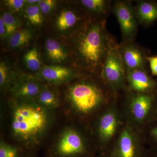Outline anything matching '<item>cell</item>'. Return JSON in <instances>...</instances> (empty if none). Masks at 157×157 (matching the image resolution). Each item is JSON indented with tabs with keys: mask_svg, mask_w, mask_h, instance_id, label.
<instances>
[{
	"mask_svg": "<svg viewBox=\"0 0 157 157\" xmlns=\"http://www.w3.org/2000/svg\"><path fill=\"white\" fill-rule=\"evenodd\" d=\"M112 36L106 27V19L90 21L76 32L73 52L76 66L80 70L101 76Z\"/></svg>",
	"mask_w": 157,
	"mask_h": 157,
	"instance_id": "1",
	"label": "cell"
},
{
	"mask_svg": "<svg viewBox=\"0 0 157 157\" xmlns=\"http://www.w3.org/2000/svg\"><path fill=\"white\" fill-rule=\"evenodd\" d=\"M47 118L40 108L32 105H21L14 111L12 130L14 135L23 140L33 139L47 126Z\"/></svg>",
	"mask_w": 157,
	"mask_h": 157,
	"instance_id": "2",
	"label": "cell"
},
{
	"mask_svg": "<svg viewBox=\"0 0 157 157\" xmlns=\"http://www.w3.org/2000/svg\"><path fill=\"white\" fill-rule=\"evenodd\" d=\"M68 98L79 112H91L106 101L107 96L104 90L98 85L87 81H81L69 88Z\"/></svg>",
	"mask_w": 157,
	"mask_h": 157,
	"instance_id": "3",
	"label": "cell"
},
{
	"mask_svg": "<svg viewBox=\"0 0 157 157\" xmlns=\"http://www.w3.org/2000/svg\"><path fill=\"white\" fill-rule=\"evenodd\" d=\"M101 77L113 89L122 86L126 73L121 57L119 45L111 36L109 51L101 72Z\"/></svg>",
	"mask_w": 157,
	"mask_h": 157,
	"instance_id": "4",
	"label": "cell"
},
{
	"mask_svg": "<svg viewBox=\"0 0 157 157\" xmlns=\"http://www.w3.org/2000/svg\"><path fill=\"white\" fill-rule=\"evenodd\" d=\"M111 10L120 26L123 40L134 41L139 23L131 1H114Z\"/></svg>",
	"mask_w": 157,
	"mask_h": 157,
	"instance_id": "5",
	"label": "cell"
},
{
	"mask_svg": "<svg viewBox=\"0 0 157 157\" xmlns=\"http://www.w3.org/2000/svg\"><path fill=\"white\" fill-rule=\"evenodd\" d=\"M119 50L123 63L125 73L136 70L148 71V56L134 41L123 40L119 45Z\"/></svg>",
	"mask_w": 157,
	"mask_h": 157,
	"instance_id": "6",
	"label": "cell"
},
{
	"mask_svg": "<svg viewBox=\"0 0 157 157\" xmlns=\"http://www.w3.org/2000/svg\"><path fill=\"white\" fill-rule=\"evenodd\" d=\"M126 78L130 87L138 94L157 93V82L147 71L136 70L126 73Z\"/></svg>",
	"mask_w": 157,
	"mask_h": 157,
	"instance_id": "7",
	"label": "cell"
},
{
	"mask_svg": "<svg viewBox=\"0 0 157 157\" xmlns=\"http://www.w3.org/2000/svg\"><path fill=\"white\" fill-rule=\"evenodd\" d=\"M157 101V93L138 94L132 99V112L135 119L142 121L150 113Z\"/></svg>",
	"mask_w": 157,
	"mask_h": 157,
	"instance_id": "8",
	"label": "cell"
},
{
	"mask_svg": "<svg viewBox=\"0 0 157 157\" xmlns=\"http://www.w3.org/2000/svg\"><path fill=\"white\" fill-rule=\"evenodd\" d=\"M37 75L50 83H62L71 80L76 76L75 70L63 66H45L39 70Z\"/></svg>",
	"mask_w": 157,
	"mask_h": 157,
	"instance_id": "9",
	"label": "cell"
},
{
	"mask_svg": "<svg viewBox=\"0 0 157 157\" xmlns=\"http://www.w3.org/2000/svg\"><path fill=\"white\" fill-rule=\"evenodd\" d=\"M58 150L63 155L77 154L83 151V142L76 132L68 130L64 133L59 141Z\"/></svg>",
	"mask_w": 157,
	"mask_h": 157,
	"instance_id": "10",
	"label": "cell"
},
{
	"mask_svg": "<svg viewBox=\"0 0 157 157\" xmlns=\"http://www.w3.org/2000/svg\"><path fill=\"white\" fill-rule=\"evenodd\" d=\"M134 8L139 24L149 26L157 21L156 1H137Z\"/></svg>",
	"mask_w": 157,
	"mask_h": 157,
	"instance_id": "11",
	"label": "cell"
},
{
	"mask_svg": "<svg viewBox=\"0 0 157 157\" xmlns=\"http://www.w3.org/2000/svg\"><path fill=\"white\" fill-rule=\"evenodd\" d=\"M80 3L87 11L96 14L99 19H106L112 9V1L108 0H82Z\"/></svg>",
	"mask_w": 157,
	"mask_h": 157,
	"instance_id": "12",
	"label": "cell"
},
{
	"mask_svg": "<svg viewBox=\"0 0 157 157\" xmlns=\"http://www.w3.org/2000/svg\"><path fill=\"white\" fill-rule=\"evenodd\" d=\"M40 92L39 84L31 78L21 80L15 86L14 89L16 97L25 99L35 98L39 95Z\"/></svg>",
	"mask_w": 157,
	"mask_h": 157,
	"instance_id": "13",
	"label": "cell"
},
{
	"mask_svg": "<svg viewBox=\"0 0 157 157\" xmlns=\"http://www.w3.org/2000/svg\"><path fill=\"white\" fill-rule=\"evenodd\" d=\"M45 48L48 58L55 63H61L68 58L64 47L56 39L49 38L45 41Z\"/></svg>",
	"mask_w": 157,
	"mask_h": 157,
	"instance_id": "14",
	"label": "cell"
},
{
	"mask_svg": "<svg viewBox=\"0 0 157 157\" xmlns=\"http://www.w3.org/2000/svg\"><path fill=\"white\" fill-rule=\"evenodd\" d=\"M117 126L116 117L112 112L107 113L101 117L99 132L103 140H109L114 135Z\"/></svg>",
	"mask_w": 157,
	"mask_h": 157,
	"instance_id": "15",
	"label": "cell"
},
{
	"mask_svg": "<svg viewBox=\"0 0 157 157\" xmlns=\"http://www.w3.org/2000/svg\"><path fill=\"white\" fill-rule=\"evenodd\" d=\"M82 19L81 16L72 10H63L57 18L56 26L60 31L67 30L77 25Z\"/></svg>",
	"mask_w": 157,
	"mask_h": 157,
	"instance_id": "16",
	"label": "cell"
},
{
	"mask_svg": "<svg viewBox=\"0 0 157 157\" xmlns=\"http://www.w3.org/2000/svg\"><path fill=\"white\" fill-rule=\"evenodd\" d=\"M120 157H135L136 153L134 141L128 130H124L119 140Z\"/></svg>",
	"mask_w": 157,
	"mask_h": 157,
	"instance_id": "17",
	"label": "cell"
},
{
	"mask_svg": "<svg viewBox=\"0 0 157 157\" xmlns=\"http://www.w3.org/2000/svg\"><path fill=\"white\" fill-rule=\"evenodd\" d=\"M33 38V33L29 29L17 30L9 38V45L12 48H20L28 44Z\"/></svg>",
	"mask_w": 157,
	"mask_h": 157,
	"instance_id": "18",
	"label": "cell"
},
{
	"mask_svg": "<svg viewBox=\"0 0 157 157\" xmlns=\"http://www.w3.org/2000/svg\"><path fill=\"white\" fill-rule=\"evenodd\" d=\"M24 59L27 67L32 71H38L41 69V61L37 48H32L25 54Z\"/></svg>",
	"mask_w": 157,
	"mask_h": 157,
	"instance_id": "19",
	"label": "cell"
},
{
	"mask_svg": "<svg viewBox=\"0 0 157 157\" xmlns=\"http://www.w3.org/2000/svg\"><path fill=\"white\" fill-rule=\"evenodd\" d=\"M6 29V36L10 37L18 30L21 25L19 19L9 12H5L1 16Z\"/></svg>",
	"mask_w": 157,
	"mask_h": 157,
	"instance_id": "20",
	"label": "cell"
},
{
	"mask_svg": "<svg viewBox=\"0 0 157 157\" xmlns=\"http://www.w3.org/2000/svg\"><path fill=\"white\" fill-rule=\"evenodd\" d=\"M25 14L29 21L33 25L40 26L43 23L42 13L38 5L28 6L25 10Z\"/></svg>",
	"mask_w": 157,
	"mask_h": 157,
	"instance_id": "21",
	"label": "cell"
},
{
	"mask_svg": "<svg viewBox=\"0 0 157 157\" xmlns=\"http://www.w3.org/2000/svg\"><path fill=\"white\" fill-rule=\"evenodd\" d=\"M38 99L40 104L45 107L54 108L58 105V99L56 96L48 90L41 91L38 95Z\"/></svg>",
	"mask_w": 157,
	"mask_h": 157,
	"instance_id": "22",
	"label": "cell"
},
{
	"mask_svg": "<svg viewBox=\"0 0 157 157\" xmlns=\"http://www.w3.org/2000/svg\"><path fill=\"white\" fill-rule=\"evenodd\" d=\"M42 14H47L52 12L56 6V2L54 0H42L38 4Z\"/></svg>",
	"mask_w": 157,
	"mask_h": 157,
	"instance_id": "23",
	"label": "cell"
},
{
	"mask_svg": "<svg viewBox=\"0 0 157 157\" xmlns=\"http://www.w3.org/2000/svg\"><path fill=\"white\" fill-rule=\"evenodd\" d=\"M16 149L9 145L1 144L0 147V157H17Z\"/></svg>",
	"mask_w": 157,
	"mask_h": 157,
	"instance_id": "24",
	"label": "cell"
},
{
	"mask_svg": "<svg viewBox=\"0 0 157 157\" xmlns=\"http://www.w3.org/2000/svg\"><path fill=\"white\" fill-rule=\"evenodd\" d=\"M25 3V1L23 0H7L5 1L6 6L15 12L20 11Z\"/></svg>",
	"mask_w": 157,
	"mask_h": 157,
	"instance_id": "25",
	"label": "cell"
},
{
	"mask_svg": "<svg viewBox=\"0 0 157 157\" xmlns=\"http://www.w3.org/2000/svg\"><path fill=\"white\" fill-rule=\"evenodd\" d=\"M9 78V70L6 63L1 62L0 63V85H4Z\"/></svg>",
	"mask_w": 157,
	"mask_h": 157,
	"instance_id": "26",
	"label": "cell"
},
{
	"mask_svg": "<svg viewBox=\"0 0 157 157\" xmlns=\"http://www.w3.org/2000/svg\"><path fill=\"white\" fill-rule=\"evenodd\" d=\"M150 70L153 76H157V56H148L147 58Z\"/></svg>",
	"mask_w": 157,
	"mask_h": 157,
	"instance_id": "27",
	"label": "cell"
},
{
	"mask_svg": "<svg viewBox=\"0 0 157 157\" xmlns=\"http://www.w3.org/2000/svg\"><path fill=\"white\" fill-rule=\"evenodd\" d=\"M0 36L2 39L6 36V29L2 17H0Z\"/></svg>",
	"mask_w": 157,
	"mask_h": 157,
	"instance_id": "28",
	"label": "cell"
},
{
	"mask_svg": "<svg viewBox=\"0 0 157 157\" xmlns=\"http://www.w3.org/2000/svg\"><path fill=\"white\" fill-rule=\"evenodd\" d=\"M151 135L155 142L157 144V125L152 128L151 130Z\"/></svg>",
	"mask_w": 157,
	"mask_h": 157,
	"instance_id": "29",
	"label": "cell"
},
{
	"mask_svg": "<svg viewBox=\"0 0 157 157\" xmlns=\"http://www.w3.org/2000/svg\"><path fill=\"white\" fill-rule=\"evenodd\" d=\"M41 0H27V1H25L26 3H27L28 4L29 6V5H36V4L38 3L39 4Z\"/></svg>",
	"mask_w": 157,
	"mask_h": 157,
	"instance_id": "30",
	"label": "cell"
},
{
	"mask_svg": "<svg viewBox=\"0 0 157 157\" xmlns=\"http://www.w3.org/2000/svg\"><path fill=\"white\" fill-rule=\"evenodd\" d=\"M157 157V156H156V157Z\"/></svg>",
	"mask_w": 157,
	"mask_h": 157,
	"instance_id": "31",
	"label": "cell"
}]
</instances>
